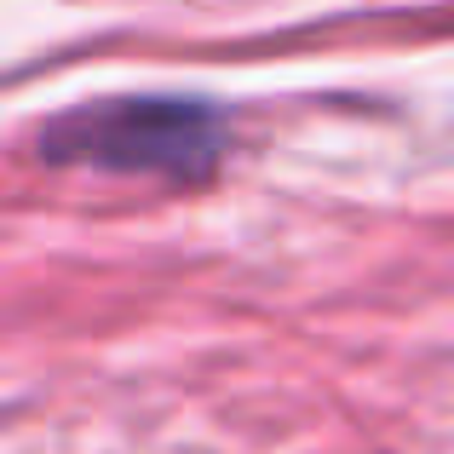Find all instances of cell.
I'll list each match as a JSON object with an SVG mask.
<instances>
[{
	"label": "cell",
	"mask_w": 454,
	"mask_h": 454,
	"mask_svg": "<svg viewBox=\"0 0 454 454\" xmlns=\"http://www.w3.org/2000/svg\"><path fill=\"white\" fill-rule=\"evenodd\" d=\"M41 155L58 167L155 173L196 184L224 161V121L196 98H104L41 127Z\"/></svg>",
	"instance_id": "6da1fadb"
}]
</instances>
